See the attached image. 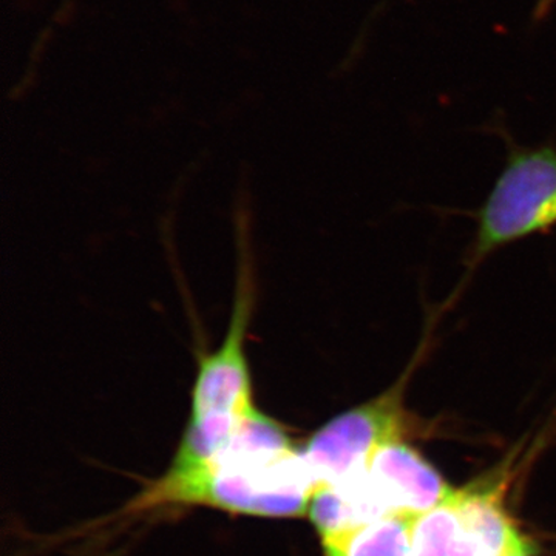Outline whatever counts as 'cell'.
<instances>
[{
	"label": "cell",
	"instance_id": "obj_6",
	"mask_svg": "<svg viewBox=\"0 0 556 556\" xmlns=\"http://www.w3.org/2000/svg\"><path fill=\"white\" fill-rule=\"evenodd\" d=\"M417 517L387 514L353 529L320 538L325 556H412Z\"/></svg>",
	"mask_w": 556,
	"mask_h": 556
},
{
	"label": "cell",
	"instance_id": "obj_8",
	"mask_svg": "<svg viewBox=\"0 0 556 556\" xmlns=\"http://www.w3.org/2000/svg\"><path fill=\"white\" fill-rule=\"evenodd\" d=\"M412 556H481L457 492L441 506L416 518Z\"/></svg>",
	"mask_w": 556,
	"mask_h": 556
},
{
	"label": "cell",
	"instance_id": "obj_5",
	"mask_svg": "<svg viewBox=\"0 0 556 556\" xmlns=\"http://www.w3.org/2000/svg\"><path fill=\"white\" fill-rule=\"evenodd\" d=\"M364 477L387 514L420 517L441 506L456 490L404 441L388 442L376 450Z\"/></svg>",
	"mask_w": 556,
	"mask_h": 556
},
{
	"label": "cell",
	"instance_id": "obj_7",
	"mask_svg": "<svg viewBox=\"0 0 556 556\" xmlns=\"http://www.w3.org/2000/svg\"><path fill=\"white\" fill-rule=\"evenodd\" d=\"M457 501L481 556L530 555V544L508 519L495 492L457 490Z\"/></svg>",
	"mask_w": 556,
	"mask_h": 556
},
{
	"label": "cell",
	"instance_id": "obj_2",
	"mask_svg": "<svg viewBox=\"0 0 556 556\" xmlns=\"http://www.w3.org/2000/svg\"><path fill=\"white\" fill-rule=\"evenodd\" d=\"M252 309L251 262L243 260L226 338L217 350L199 357L189 422L172 467H189L207 459L258 412L247 353Z\"/></svg>",
	"mask_w": 556,
	"mask_h": 556
},
{
	"label": "cell",
	"instance_id": "obj_4",
	"mask_svg": "<svg viewBox=\"0 0 556 556\" xmlns=\"http://www.w3.org/2000/svg\"><path fill=\"white\" fill-rule=\"evenodd\" d=\"M428 321L424 338L413 354L408 367L397 382L379 396L358 407L346 409L324 427L318 428L303 447L306 463L317 486L338 484L362 473L369 457L388 442L402 441L416 420L405 407V393L413 375L427 357L434 334L433 321Z\"/></svg>",
	"mask_w": 556,
	"mask_h": 556
},
{
	"label": "cell",
	"instance_id": "obj_1",
	"mask_svg": "<svg viewBox=\"0 0 556 556\" xmlns=\"http://www.w3.org/2000/svg\"><path fill=\"white\" fill-rule=\"evenodd\" d=\"M314 492L303 450L281 424L258 409L207 459L167 468L129 510L199 506L249 517L298 518L308 515Z\"/></svg>",
	"mask_w": 556,
	"mask_h": 556
},
{
	"label": "cell",
	"instance_id": "obj_3",
	"mask_svg": "<svg viewBox=\"0 0 556 556\" xmlns=\"http://www.w3.org/2000/svg\"><path fill=\"white\" fill-rule=\"evenodd\" d=\"M475 219L466 278L501 248L556 228V149L511 144L506 166Z\"/></svg>",
	"mask_w": 556,
	"mask_h": 556
}]
</instances>
